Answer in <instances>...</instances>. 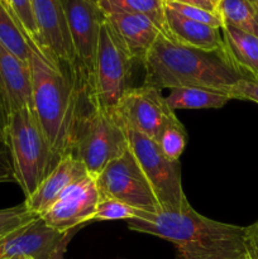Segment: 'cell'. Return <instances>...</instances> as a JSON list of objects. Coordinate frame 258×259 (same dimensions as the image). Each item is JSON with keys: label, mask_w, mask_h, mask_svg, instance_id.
<instances>
[{"label": "cell", "mask_w": 258, "mask_h": 259, "mask_svg": "<svg viewBox=\"0 0 258 259\" xmlns=\"http://www.w3.org/2000/svg\"><path fill=\"white\" fill-rule=\"evenodd\" d=\"M32 111L53 151L72 154L78 121L90 101L91 88L78 70H60L33 48L29 57Z\"/></svg>", "instance_id": "1"}, {"label": "cell", "mask_w": 258, "mask_h": 259, "mask_svg": "<svg viewBox=\"0 0 258 259\" xmlns=\"http://www.w3.org/2000/svg\"><path fill=\"white\" fill-rule=\"evenodd\" d=\"M128 228L168 240L180 259H245V227L209 219L192 206L182 211H141L128 220Z\"/></svg>", "instance_id": "2"}, {"label": "cell", "mask_w": 258, "mask_h": 259, "mask_svg": "<svg viewBox=\"0 0 258 259\" xmlns=\"http://www.w3.org/2000/svg\"><path fill=\"white\" fill-rule=\"evenodd\" d=\"M144 67V85L158 90L202 88L229 91L239 80L249 76L238 70L225 48L202 51L186 47L159 34L149 50Z\"/></svg>", "instance_id": "3"}, {"label": "cell", "mask_w": 258, "mask_h": 259, "mask_svg": "<svg viewBox=\"0 0 258 259\" xmlns=\"http://www.w3.org/2000/svg\"><path fill=\"white\" fill-rule=\"evenodd\" d=\"M5 146L9 151L14 181L25 199L34 194L62 159L50 146L29 108L19 109L9 116Z\"/></svg>", "instance_id": "4"}, {"label": "cell", "mask_w": 258, "mask_h": 259, "mask_svg": "<svg viewBox=\"0 0 258 259\" xmlns=\"http://www.w3.org/2000/svg\"><path fill=\"white\" fill-rule=\"evenodd\" d=\"M128 149L125 126L115 113L99 108L91 96L78 121L72 156L95 177Z\"/></svg>", "instance_id": "5"}, {"label": "cell", "mask_w": 258, "mask_h": 259, "mask_svg": "<svg viewBox=\"0 0 258 259\" xmlns=\"http://www.w3.org/2000/svg\"><path fill=\"white\" fill-rule=\"evenodd\" d=\"M125 129L129 149L148 180L161 211H182L191 206L182 187L180 161L169 159L153 139Z\"/></svg>", "instance_id": "6"}, {"label": "cell", "mask_w": 258, "mask_h": 259, "mask_svg": "<svg viewBox=\"0 0 258 259\" xmlns=\"http://www.w3.org/2000/svg\"><path fill=\"white\" fill-rule=\"evenodd\" d=\"M134 61L126 52L108 20H104L99 37L91 94L100 109L114 113L124 94L131 89Z\"/></svg>", "instance_id": "7"}, {"label": "cell", "mask_w": 258, "mask_h": 259, "mask_svg": "<svg viewBox=\"0 0 258 259\" xmlns=\"http://www.w3.org/2000/svg\"><path fill=\"white\" fill-rule=\"evenodd\" d=\"M100 199H113L142 211H161L148 180L128 149L95 176Z\"/></svg>", "instance_id": "8"}, {"label": "cell", "mask_w": 258, "mask_h": 259, "mask_svg": "<svg viewBox=\"0 0 258 259\" xmlns=\"http://www.w3.org/2000/svg\"><path fill=\"white\" fill-rule=\"evenodd\" d=\"M125 128L158 141L163 129L179 119L161 90L148 85L131 88L119 101L115 111Z\"/></svg>", "instance_id": "9"}, {"label": "cell", "mask_w": 258, "mask_h": 259, "mask_svg": "<svg viewBox=\"0 0 258 259\" xmlns=\"http://www.w3.org/2000/svg\"><path fill=\"white\" fill-rule=\"evenodd\" d=\"M32 8L40 55L60 70H78L62 0H32Z\"/></svg>", "instance_id": "10"}, {"label": "cell", "mask_w": 258, "mask_h": 259, "mask_svg": "<svg viewBox=\"0 0 258 259\" xmlns=\"http://www.w3.org/2000/svg\"><path fill=\"white\" fill-rule=\"evenodd\" d=\"M76 62L91 88L96 52L105 14L91 0H62Z\"/></svg>", "instance_id": "11"}, {"label": "cell", "mask_w": 258, "mask_h": 259, "mask_svg": "<svg viewBox=\"0 0 258 259\" xmlns=\"http://www.w3.org/2000/svg\"><path fill=\"white\" fill-rule=\"evenodd\" d=\"M99 200L95 177L88 175L71 185L40 219L47 227L66 234L93 222Z\"/></svg>", "instance_id": "12"}, {"label": "cell", "mask_w": 258, "mask_h": 259, "mask_svg": "<svg viewBox=\"0 0 258 259\" xmlns=\"http://www.w3.org/2000/svg\"><path fill=\"white\" fill-rule=\"evenodd\" d=\"M75 230L57 232L47 227L40 218L0 240V259H52L66 252Z\"/></svg>", "instance_id": "13"}, {"label": "cell", "mask_w": 258, "mask_h": 259, "mask_svg": "<svg viewBox=\"0 0 258 259\" xmlns=\"http://www.w3.org/2000/svg\"><path fill=\"white\" fill-rule=\"evenodd\" d=\"M0 98L9 116L23 108L32 109L29 62L13 55L0 43Z\"/></svg>", "instance_id": "14"}, {"label": "cell", "mask_w": 258, "mask_h": 259, "mask_svg": "<svg viewBox=\"0 0 258 259\" xmlns=\"http://www.w3.org/2000/svg\"><path fill=\"white\" fill-rule=\"evenodd\" d=\"M88 175L89 172L82 162L72 154L63 156L57 167L39 185L34 194L25 199V206L29 211L40 218L71 185Z\"/></svg>", "instance_id": "15"}, {"label": "cell", "mask_w": 258, "mask_h": 259, "mask_svg": "<svg viewBox=\"0 0 258 259\" xmlns=\"http://www.w3.org/2000/svg\"><path fill=\"white\" fill-rule=\"evenodd\" d=\"M105 18L134 63L143 65L152 46L159 34H163L159 27L144 15L119 13Z\"/></svg>", "instance_id": "16"}, {"label": "cell", "mask_w": 258, "mask_h": 259, "mask_svg": "<svg viewBox=\"0 0 258 259\" xmlns=\"http://www.w3.org/2000/svg\"><path fill=\"white\" fill-rule=\"evenodd\" d=\"M166 37L186 47L202 51H217L224 48L222 29L195 22L182 17L164 5Z\"/></svg>", "instance_id": "17"}, {"label": "cell", "mask_w": 258, "mask_h": 259, "mask_svg": "<svg viewBox=\"0 0 258 259\" xmlns=\"http://www.w3.org/2000/svg\"><path fill=\"white\" fill-rule=\"evenodd\" d=\"M223 43L227 55L235 67L249 77L258 76V37L223 25Z\"/></svg>", "instance_id": "18"}, {"label": "cell", "mask_w": 258, "mask_h": 259, "mask_svg": "<svg viewBox=\"0 0 258 259\" xmlns=\"http://www.w3.org/2000/svg\"><path fill=\"white\" fill-rule=\"evenodd\" d=\"M172 110H200L220 109L230 101V96L223 91L202 88L172 89L166 98Z\"/></svg>", "instance_id": "19"}, {"label": "cell", "mask_w": 258, "mask_h": 259, "mask_svg": "<svg viewBox=\"0 0 258 259\" xmlns=\"http://www.w3.org/2000/svg\"><path fill=\"white\" fill-rule=\"evenodd\" d=\"M98 5L105 15L119 13L144 15L166 35L164 0H99Z\"/></svg>", "instance_id": "20"}, {"label": "cell", "mask_w": 258, "mask_h": 259, "mask_svg": "<svg viewBox=\"0 0 258 259\" xmlns=\"http://www.w3.org/2000/svg\"><path fill=\"white\" fill-rule=\"evenodd\" d=\"M0 43L19 60L27 63L29 62L33 48H35L29 38L25 35L24 30L22 29L17 19L13 17L10 10L2 3H0Z\"/></svg>", "instance_id": "21"}, {"label": "cell", "mask_w": 258, "mask_h": 259, "mask_svg": "<svg viewBox=\"0 0 258 259\" xmlns=\"http://www.w3.org/2000/svg\"><path fill=\"white\" fill-rule=\"evenodd\" d=\"M218 13L224 25L258 37V10L249 0H223Z\"/></svg>", "instance_id": "22"}, {"label": "cell", "mask_w": 258, "mask_h": 259, "mask_svg": "<svg viewBox=\"0 0 258 259\" xmlns=\"http://www.w3.org/2000/svg\"><path fill=\"white\" fill-rule=\"evenodd\" d=\"M187 133L181 121L176 119L169 123L159 136L158 146L161 147L162 152L172 161H180L186 147Z\"/></svg>", "instance_id": "23"}, {"label": "cell", "mask_w": 258, "mask_h": 259, "mask_svg": "<svg viewBox=\"0 0 258 259\" xmlns=\"http://www.w3.org/2000/svg\"><path fill=\"white\" fill-rule=\"evenodd\" d=\"M38 218H39L38 215L28 210L24 202L17 206L2 209L0 210V240L12 233L27 227Z\"/></svg>", "instance_id": "24"}, {"label": "cell", "mask_w": 258, "mask_h": 259, "mask_svg": "<svg viewBox=\"0 0 258 259\" xmlns=\"http://www.w3.org/2000/svg\"><path fill=\"white\" fill-rule=\"evenodd\" d=\"M142 210H137L129 205L113 199L99 200L93 222H110V220L137 219Z\"/></svg>", "instance_id": "25"}, {"label": "cell", "mask_w": 258, "mask_h": 259, "mask_svg": "<svg viewBox=\"0 0 258 259\" xmlns=\"http://www.w3.org/2000/svg\"><path fill=\"white\" fill-rule=\"evenodd\" d=\"M13 17L17 19L25 35L38 50V30L33 15L32 0H7Z\"/></svg>", "instance_id": "26"}, {"label": "cell", "mask_w": 258, "mask_h": 259, "mask_svg": "<svg viewBox=\"0 0 258 259\" xmlns=\"http://www.w3.org/2000/svg\"><path fill=\"white\" fill-rule=\"evenodd\" d=\"M164 5L174 12L179 13L182 17L187 18V19L195 20V22L202 23V24L210 25V27L218 28L222 29L223 28V20L219 13L209 12V10L201 9V8L192 7V5L181 4V3H175L171 0H164Z\"/></svg>", "instance_id": "27"}, {"label": "cell", "mask_w": 258, "mask_h": 259, "mask_svg": "<svg viewBox=\"0 0 258 259\" xmlns=\"http://www.w3.org/2000/svg\"><path fill=\"white\" fill-rule=\"evenodd\" d=\"M229 96L232 100H249L258 104V76L238 81L229 91Z\"/></svg>", "instance_id": "28"}, {"label": "cell", "mask_w": 258, "mask_h": 259, "mask_svg": "<svg viewBox=\"0 0 258 259\" xmlns=\"http://www.w3.org/2000/svg\"><path fill=\"white\" fill-rule=\"evenodd\" d=\"M245 259H258V222L245 227Z\"/></svg>", "instance_id": "29"}, {"label": "cell", "mask_w": 258, "mask_h": 259, "mask_svg": "<svg viewBox=\"0 0 258 259\" xmlns=\"http://www.w3.org/2000/svg\"><path fill=\"white\" fill-rule=\"evenodd\" d=\"M14 180L12 161H10L9 151L5 143L0 144V182H10Z\"/></svg>", "instance_id": "30"}, {"label": "cell", "mask_w": 258, "mask_h": 259, "mask_svg": "<svg viewBox=\"0 0 258 259\" xmlns=\"http://www.w3.org/2000/svg\"><path fill=\"white\" fill-rule=\"evenodd\" d=\"M171 2L175 3H181V4L186 5H192V7L201 8V9L209 10V12L218 13V8L211 0H171Z\"/></svg>", "instance_id": "31"}, {"label": "cell", "mask_w": 258, "mask_h": 259, "mask_svg": "<svg viewBox=\"0 0 258 259\" xmlns=\"http://www.w3.org/2000/svg\"><path fill=\"white\" fill-rule=\"evenodd\" d=\"M9 121V114L3 104L2 98H0V144L5 143V134H7V126Z\"/></svg>", "instance_id": "32"}, {"label": "cell", "mask_w": 258, "mask_h": 259, "mask_svg": "<svg viewBox=\"0 0 258 259\" xmlns=\"http://www.w3.org/2000/svg\"><path fill=\"white\" fill-rule=\"evenodd\" d=\"M63 255H65V252H58L57 254H56L52 259H65V257H63Z\"/></svg>", "instance_id": "33"}, {"label": "cell", "mask_w": 258, "mask_h": 259, "mask_svg": "<svg viewBox=\"0 0 258 259\" xmlns=\"http://www.w3.org/2000/svg\"><path fill=\"white\" fill-rule=\"evenodd\" d=\"M249 2L252 3V4L254 5V8H255V9L258 10V0H249Z\"/></svg>", "instance_id": "34"}, {"label": "cell", "mask_w": 258, "mask_h": 259, "mask_svg": "<svg viewBox=\"0 0 258 259\" xmlns=\"http://www.w3.org/2000/svg\"><path fill=\"white\" fill-rule=\"evenodd\" d=\"M211 2H212V3H214V4H215V5H217V8H218V5H219V4H220V3H222V2H223V0H211Z\"/></svg>", "instance_id": "35"}, {"label": "cell", "mask_w": 258, "mask_h": 259, "mask_svg": "<svg viewBox=\"0 0 258 259\" xmlns=\"http://www.w3.org/2000/svg\"><path fill=\"white\" fill-rule=\"evenodd\" d=\"M0 3H2L3 5H5V7H7L8 9H9V7H8V2H7V0H0Z\"/></svg>", "instance_id": "36"}, {"label": "cell", "mask_w": 258, "mask_h": 259, "mask_svg": "<svg viewBox=\"0 0 258 259\" xmlns=\"http://www.w3.org/2000/svg\"><path fill=\"white\" fill-rule=\"evenodd\" d=\"M91 2H94V3H96V4H98V2H99V0H91Z\"/></svg>", "instance_id": "37"}, {"label": "cell", "mask_w": 258, "mask_h": 259, "mask_svg": "<svg viewBox=\"0 0 258 259\" xmlns=\"http://www.w3.org/2000/svg\"><path fill=\"white\" fill-rule=\"evenodd\" d=\"M22 259H30V258H22Z\"/></svg>", "instance_id": "38"}]
</instances>
